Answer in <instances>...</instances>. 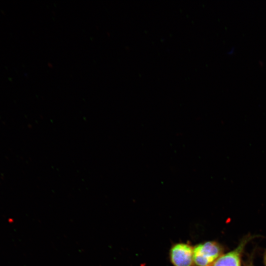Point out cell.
Returning <instances> with one entry per match:
<instances>
[{
  "instance_id": "obj_2",
  "label": "cell",
  "mask_w": 266,
  "mask_h": 266,
  "mask_svg": "<svg viewBox=\"0 0 266 266\" xmlns=\"http://www.w3.org/2000/svg\"><path fill=\"white\" fill-rule=\"evenodd\" d=\"M193 248L190 244L178 242L169 250V258L173 266H193Z\"/></svg>"
},
{
  "instance_id": "obj_3",
  "label": "cell",
  "mask_w": 266,
  "mask_h": 266,
  "mask_svg": "<svg viewBox=\"0 0 266 266\" xmlns=\"http://www.w3.org/2000/svg\"><path fill=\"white\" fill-rule=\"evenodd\" d=\"M255 236L248 234L243 237L233 250L224 253L212 266H242V257L247 243Z\"/></svg>"
},
{
  "instance_id": "obj_4",
  "label": "cell",
  "mask_w": 266,
  "mask_h": 266,
  "mask_svg": "<svg viewBox=\"0 0 266 266\" xmlns=\"http://www.w3.org/2000/svg\"><path fill=\"white\" fill-rule=\"evenodd\" d=\"M251 261H249L246 264H245V266H254L253 264V262Z\"/></svg>"
},
{
  "instance_id": "obj_5",
  "label": "cell",
  "mask_w": 266,
  "mask_h": 266,
  "mask_svg": "<svg viewBox=\"0 0 266 266\" xmlns=\"http://www.w3.org/2000/svg\"><path fill=\"white\" fill-rule=\"evenodd\" d=\"M264 263L265 266H266V252L265 253L264 256Z\"/></svg>"
},
{
  "instance_id": "obj_1",
  "label": "cell",
  "mask_w": 266,
  "mask_h": 266,
  "mask_svg": "<svg viewBox=\"0 0 266 266\" xmlns=\"http://www.w3.org/2000/svg\"><path fill=\"white\" fill-rule=\"evenodd\" d=\"M225 248L217 241H206L197 244L193 248L194 266H212L224 253Z\"/></svg>"
}]
</instances>
